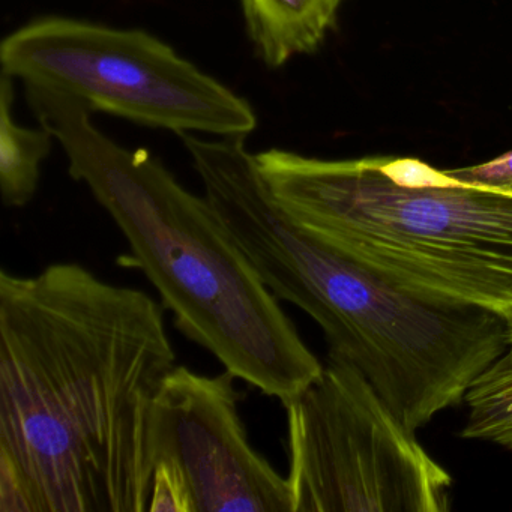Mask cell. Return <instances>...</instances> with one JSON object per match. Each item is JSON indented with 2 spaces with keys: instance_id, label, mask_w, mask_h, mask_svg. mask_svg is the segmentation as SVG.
Masks as SVG:
<instances>
[{
  "instance_id": "3",
  "label": "cell",
  "mask_w": 512,
  "mask_h": 512,
  "mask_svg": "<svg viewBox=\"0 0 512 512\" xmlns=\"http://www.w3.org/2000/svg\"><path fill=\"white\" fill-rule=\"evenodd\" d=\"M32 113L61 143L71 178L112 217L175 326L236 379L281 404L323 365L299 335L206 197L188 191L145 149L101 133L74 98L26 86Z\"/></svg>"
},
{
  "instance_id": "9",
  "label": "cell",
  "mask_w": 512,
  "mask_h": 512,
  "mask_svg": "<svg viewBox=\"0 0 512 512\" xmlns=\"http://www.w3.org/2000/svg\"><path fill=\"white\" fill-rule=\"evenodd\" d=\"M13 77L0 80V191L7 208H23L37 194L41 166L49 157L53 136L41 127H22L13 115Z\"/></svg>"
},
{
  "instance_id": "11",
  "label": "cell",
  "mask_w": 512,
  "mask_h": 512,
  "mask_svg": "<svg viewBox=\"0 0 512 512\" xmlns=\"http://www.w3.org/2000/svg\"><path fill=\"white\" fill-rule=\"evenodd\" d=\"M452 178L470 187L484 188L512 196V151L478 166L446 170Z\"/></svg>"
},
{
  "instance_id": "7",
  "label": "cell",
  "mask_w": 512,
  "mask_h": 512,
  "mask_svg": "<svg viewBox=\"0 0 512 512\" xmlns=\"http://www.w3.org/2000/svg\"><path fill=\"white\" fill-rule=\"evenodd\" d=\"M235 379L185 365L167 374L152 406V469L178 473L196 512H292L287 476L248 440Z\"/></svg>"
},
{
  "instance_id": "10",
  "label": "cell",
  "mask_w": 512,
  "mask_h": 512,
  "mask_svg": "<svg viewBox=\"0 0 512 512\" xmlns=\"http://www.w3.org/2000/svg\"><path fill=\"white\" fill-rule=\"evenodd\" d=\"M464 439L487 440L512 451V359L502 355L467 388Z\"/></svg>"
},
{
  "instance_id": "1",
  "label": "cell",
  "mask_w": 512,
  "mask_h": 512,
  "mask_svg": "<svg viewBox=\"0 0 512 512\" xmlns=\"http://www.w3.org/2000/svg\"><path fill=\"white\" fill-rule=\"evenodd\" d=\"M163 302L80 263L0 272V512H148Z\"/></svg>"
},
{
  "instance_id": "2",
  "label": "cell",
  "mask_w": 512,
  "mask_h": 512,
  "mask_svg": "<svg viewBox=\"0 0 512 512\" xmlns=\"http://www.w3.org/2000/svg\"><path fill=\"white\" fill-rule=\"evenodd\" d=\"M205 197L263 283L322 328L416 431L460 403L511 346L505 314L401 289L293 223L274 202L244 137L187 143Z\"/></svg>"
},
{
  "instance_id": "12",
  "label": "cell",
  "mask_w": 512,
  "mask_h": 512,
  "mask_svg": "<svg viewBox=\"0 0 512 512\" xmlns=\"http://www.w3.org/2000/svg\"><path fill=\"white\" fill-rule=\"evenodd\" d=\"M509 328H511V346H509L508 352L505 353L509 359H512V317L509 319Z\"/></svg>"
},
{
  "instance_id": "5",
  "label": "cell",
  "mask_w": 512,
  "mask_h": 512,
  "mask_svg": "<svg viewBox=\"0 0 512 512\" xmlns=\"http://www.w3.org/2000/svg\"><path fill=\"white\" fill-rule=\"evenodd\" d=\"M0 62L25 86L179 136L245 137L257 125L244 98L139 29L44 17L5 38Z\"/></svg>"
},
{
  "instance_id": "4",
  "label": "cell",
  "mask_w": 512,
  "mask_h": 512,
  "mask_svg": "<svg viewBox=\"0 0 512 512\" xmlns=\"http://www.w3.org/2000/svg\"><path fill=\"white\" fill-rule=\"evenodd\" d=\"M274 202L304 232L383 280L440 301L512 317V196L470 187L446 170L401 184L380 157L256 155Z\"/></svg>"
},
{
  "instance_id": "6",
  "label": "cell",
  "mask_w": 512,
  "mask_h": 512,
  "mask_svg": "<svg viewBox=\"0 0 512 512\" xmlns=\"http://www.w3.org/2000/svg\"><path fill=\"white\" fill-rule=\"evenodd\" d=\"M283 406L292 512L448 511L451 476L349 359Z\"/></svg>"
},
{
  "instance_id": "8",
  "label": "cell",
  "mask_w": 512,
  "mask_h": 512,
  "mask_svg": "<svg viewBox=\"0 0 512 512\" xmlns=\"http://www.w3.org/2000/svg\"><path fill=\"white\" fill-rule=\"evenodd\" d=\"M344 0H241L248 35L271 68L322 46Z\"/></svg>"
}]
</instances>
